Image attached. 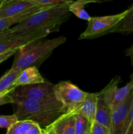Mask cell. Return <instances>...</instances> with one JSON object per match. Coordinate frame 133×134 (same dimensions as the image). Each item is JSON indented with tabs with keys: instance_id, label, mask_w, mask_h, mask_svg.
Instances as JSON below:
<instances>
[{
	"instance_id": "obj_15",
	"label": "cell",
	"mask_w": 133,
	"mask_h": 134,
	"mask_svg": "<svg viewBox=\"0 0 133 134\" xmlns=\"http://www.w3.org/2000/svg\"><path fill=\"white\" fill-rule=\"evenodd\" d=\"M132 32H133V3L126 10V13L123 18L108 33L128 34Z\"/></svg>"
},
{
	"instance_id": "obj_21",
	"label": "cell",
	"mask_w": 133,
	"mask_h": 134,
	"mask_svg": "<svg viewBox=\"0 0 133 134\" xmlns=\"http://www.w3.org/2000/svg\"><path fill=\"white\" fill-rule=\"evenodd\" d=\"M91 134H112V132L106 127L94 121L91 124Z\"/></svg>"
},
{
	"instance_id": "obj_16",
	"label": "cell",
	"mask_w": 133,
	"mask_h": 134,
	"mask_svg": "<svg viewBox=\"0 0 133 134\" xmlns=\"http://www.w3.org/2000/svg\"><path fill=\"white\" fill-rule=\"evenodd\" d=\"M22 70L18 69H13L10 68V70L8 71L5 75L2 76L0 79V93H2L7 90H15L13 87V85L17 77H18Z\"/></svg>"
},
{
	"instance_id": "obj_27",
	"label": "cell",
	"mask_w": 133,
	"mask_h": 134,
	"mask_svg": "<svg viewBox=\"0 0 133 134\" xmlns=\"http://www.w3.org/2000/svg\"><path fill=\"white\" fill-rule=\"evenodd\" d=\"M43 133L42 134H57L56 133L54 130H53V128L52 127V126L50 125L48 127L45 128H43Z\"/></svg>"
},
{
	"instance_id": "obj_3",
	"label": "cell",
	"mask_w": 133,
	"mask_h": 134,
	"mask_svg": "<svg viewBox=\"0 0 133 134\" xmlns=\"http://www.w3.org/2000/svg\"><path fill=\"white\" fill-rule=\"evenodd\" d=\"M66 41V38L59 36L51 39L35 41L17 50L12 68L23 70L30 67L39 68L56 48Z\"/></svg>"
},
{
	"instance_id": "obj_13",
	"label": "cell",
	"mask_w": 133,
	"mask_h": 134,
	"mask_svg": "<svg viewBox=\"0 0 133 134\" xmlns=\"http://www.w3.org/2000/svg\"><path fill=\"white\" fill-rule=\"evenodd\" d=\"M50 125L57 134H76L75 115L72 112L63 114Z\"/></svg>"
},
{
	"instance_id": "obj_26",
	"label": "cell",
	"mask_w": 133,
	"mask_h": 134,
	"mask_svg": "<svg viewBox=\"0 0 133 134\" xmlns=\"http://www.w3.org/2000/svg\"><path fill=\"white\" fill-rule=\"evenodd\" d=\"M13 36H14V35L10 31V28H9L8 30H6L5 31L0 32V41Z\"/></svg>"
},
{
	"instance_id": "obj_23",
	"label": "cell",
	"mask_w": 133,
	"mask_h": 134,
	"mask_svg": "<svg viewBox=\"0 0 133 134\" xmlns=\"http://www.w3.org/2000/svg\"><path fill=\"white\" fill-rule=\"evenodd\" d=\"M13 89L7 90L2 93H0V106L3 105L8 104V103H11L13 104V99L10 96V93L13 91Z\"/></svg>"
},
{
	"instance_id": "obj_11",
	"label": "cell",
	"mask_w": 133,
	"mask_h": 134,
	"mask_svg": "<svg viewBox=\"0 0 133 134\" xmlns=\"http://www.w3.org/2000/svg\"><path fill=\"white\" fill-rule=\"evenodd\" d=\"M44 82L45 80L40 75L38 68L30 67L22 71L13 83V87L16 89L20 86L37 85Z\"/></svg>"
},
{
	"instance_id": "obj_7",
	"label": "cell",
	"mask_w": 133,
	"mask_h": 134,
	"mask_svg": "<svg viewBox=\"0 0 133 134\" xmlns=\"http://www.w3.org/2000/svg\"><path fill=\"white\" fill-rule=\"evenodd\" d=\"M59 27H53L50 29H44L37 31L25 34L16 35L0 41V54L10 51H17L19 48L40 39H43L50 33L56 31Z\"/></svg>"
},
{
	"instance_id": "obj_12",
	"label": "cell",
	"mask_w": 133,
	"mask_h": 134,
	"mask_svg": "<svg viewBox=\"0 0 133 134\" xmlns=\"http://www.w3.org/2000/svg\"><path fill=\"white\" fill-rule=\"evenodd\" d=\"M98 94L95 121L106 127L112 132V109L101 92Z\"/></svg>"
},
{
	"instance_id": "obj_6",
	"label": "cell",
	"mask_w": 133,
	"mask_h": 134,
	"mask_svg": "<svg viewBox=\"0 0 133 134\" xmlns=\"http://www.w3.org/2000/svg\"><path fill=\"white\" fill-rule=\"evenodd\" d=\"M126 10L117 14L91 17L87 21V27L80 36L79 39H88L106 34L123 18Z\"/></svg>"
},
{
	"instance_id": "obj_14",
	"label": "cell",
	"mask_w": 133,
	"mask_h": 134,
	"mask_svg": "<svg viewBox=\"0 0 133 134\" xmlns=\"http://www.w3.org/2000/svg\"><path fill=\"white\" fill-rule=\"evenodd\" d=\"M46 8L48 7L36 6L35 7L31 8V9L21 13V14H18V15L0 18V32L10 28V26H13V25H16L18 24L21 23L22 22L27 19L31 16L33 15L35 13H38V12L40 11V10H43L44 9H46Z\"/></svg>"
},
{
	"instance_id": "obj_24",
	"label": "cell",
	"mask_w": 133,
	"mask_h": 134,
	"mask_svg": "<svg viewBox=\"0 0 133 134\" xmlns=\"http://www.w3.org/2000/svg\"><path fill=\"white\" fill-rule=\"evenodd\" d=\"M42 130L43 128H40L39 124L37 123H34L26 134H42L43 133Z\"/></svg>"
},
{
	"instance_id": "obj_19",
	"label": "cell",
	"mask_w": 133,
	"mask_h": 134,
	"mask_svg": "<svg viewBox=\"0 0 133 134\" xmlns=\"http://www.w3.org/2000/svg\"><path fill=\"white\" fill-rule=\"evenodd\" d=\"M91 124L83 116L75 115L76 134H88L91 131Z\"/></svg>"
},
{
	"instance_id": "obj_28",
	"label": "cell",
	"mask_w": 133,
	"mask_h": 134,
	"mask_svg": "<svg viewBox=\"0 0 133 134\" xmlns=\"http://www.w3.org/2000/svg\"><path fill=\"white\" fill-rule=\"evenodd\" d=\"M125 134H133V123L129 127Z\"/></svg>"
},
{
	"instance_id": "obj_8",
	"label": "cell",
	"mask_w": 133,
	"mask_h": 134,
	"mask_svg": "<svg viewBox=\"0 0 133 134\" xmlns=\"http://www.w3.org/2000/svg\"><path fill=\"white\" fill-rule=\"evenodd\" d=\"M133 100V89L123 103L112 111V134H125V122Z\"/></svg>"
},
{
	"instance_id": "obj_17",
	"label": "cell",
	"mask_w": 133,
	"mask_h": 134,
	"mask_svg": "<svg viewBox=\"0 0 133 134\" xmlns=\"http://www.w3.org/2000/svg\"><path fill=\"white\" fill-rule=\"evenodd\" d=\"M95 2H99V1H87V0H78V1H72L69 6V11L71 12L76 16L80 19L89 21L91 18V16L85 10L84 7L87 4Z\"/></svg>"
},
{
	"instance_id": "obj_10",
	"label": "cell",
	"mask_w": 133,
	"mask_h": 134,
	"mask_svg": "<svg viewBox=\"0 0 133 134\" xmlns=\"http://www.w3.org/2000/svg\"><path fill=\"white\" fill-rule=\"evenodd\" d=\"M98 94L87 93L86 99L75 110L70 112L74 115H80L86 118L91 124L95 121L97 104Z\"/></svg>"
},
{
	"instance_id": "obj_2",
	"label": "cell",
	"mask_w": 133,
	"mask_h": 134,
	"mask_svg": "<svg viewBox=\"0 0 133 134\" xmlns=\"http://www.w3.org/2000/svg\"><path fill=\"white\" fill-rule=\"evenodd\" d=\"M72 2V1H66L63 4L43 9L26 20L10 27V31L16 36L44 29L59 27L63 22L69 18V6Z\"/></svg>"
},
{
	"instance_id": "obj_30",
	"label": "cell",
	"mask_w": 133,
	"mask_h": 134,
	"mask_svg": "<svg viewBox=\"0 0 133 134\" xmlns=\"http://www.w3.org/2000/svg\"><path fill=\"white\" fill-rule=\"evenodd\" d=\"M2 1H3V0H0V3H1Z\"/></svg>"
},
{
	"instance_id": "obj_29",
	"label": "cell",
	"mask_w": 133,
	"mask_h": 134,
	"mask_svg": "<svg viewBox=\"0 0 133 134\" xmlns=\"http://www.w3.org/2000/svg\"><path fill=\"white\" fill-rule=\"evenodd\" d=\"M88 134H91V131H90V132H89V133Z\"/></svg>"
},
{
	"instance_id": "obj_1",
	"label": "cell",
	"mask_w": 133,
	"mask_h": 134,
	"mask_svg": "<svg viewBox=\"0 0 133 134\" xmlns=\"http://www.w3.org/2000/svg\"><path fill=\"white\" fill-rule=\"evenodd\" d=\"M13 99L14 115L18 120H29L45 128L66 113L63 106L45 104L10 93Z\"/></svg>"
},
{
	"instance_id": "obj_9",
	"label": "cell",
	"mask_w": 133,
	"mask_h": 134,
	"mask_svg": "<svg viewBox=\"0 0 133 134\" xmlns=\"http://www.w3.org/2000/svg\"><path fill=\"white\" fill-rule=\"evenodd\" d=\"M36 6L35 0H3L0 3V18L18 15Z\"/></svg>"
},
{
	"instance_id": "obj_18",
	"label": "cell",
	"mask_w": 133,
	"mask_h": 134,
	"mask_svg": "<svg viewBox=\"0 0 133 134\" xmlns=\"http://www.w3.org/2000/svg\"><path fill=\"white\" fill-rule=\"evenodd\" d=\"M34 123L29 120H18L8 128L6 134H26Z\"/></svg>"
},
{
	"instance_id": "obj_4",
	"label": "cell",
	"mask_w": 133,
	"mask_h": 134,
	"mask_svg": "<svg viewBox=\"0 0 133 134\" xmlns=\"http://www.w3.org/2000/svg\"><path fill=\"white\" fill-rule=\"evenodd\" d=\"M55 85L45 81L43 83L29 86H20L13 90L11 94L30 100L53 105H63L56 98Z\"/></svg>"
},
{
	"instance_id": "obj_5",
	"label": "cell",
	"mask_w": 133,
	"mask_h": 134,
	"mask_svg": "<svg viewBox=\"0 0 133 134\" xmlns=\"http://www.w3.org/2000/svg\"><path fill=\"white\" fill-rule=\"evenodd\" d=\"M56 98L65 109V113L75 110L84 101L87 93L69 81H61L55 85Z\"/></svg>"
},
{
	"instance_id": "obj_25",
	"label": "cell",
	"mask_w": 133,
	"mask_h": 134,
	"mask_svg": "<svg viewBox=\"0 0 133 134\" xmlns=\"http://www.w3.org/2000/svg\"><path fill=\"white\" fill-rule=\"evenodd\" d=\"M16 51H10L6 52H4V53L3 54H0V64L2 63L3 62L5 61L6 60H7L9 58H10V56H12L13 55L15 54Z\"/></svg>"
},
{
	"instance_id": "obj_22",
	"label": "cell",
	"mask_w": 133,
	"mask_h": 134,
	"mask_svg": "<svg viewBox=\"0 0 133 134\" xmlns=\"http://www.w3.org/2000/svg\"><path fill=\"white\" fill-rule=\"evenodd\" d=\"M67 0H35V2L38 6L48 8L63 4Z\"/></svg>"
},
{
	"instance_id": "obj_20",
	"label": "cell",
	"mask_w": 133,
	"mask_h": 134,
	"mask_svg": "<svg viewBox=\"0 0 133 134\" xmlns=\"http://www.w3.org/2000/svg\"><path fill=\"white\" fill-rule=\"evenodd\" d=\"M18 120V118L14 114L13 115H0V128L8 129Z\"/></svg>"
}]
</instances>
